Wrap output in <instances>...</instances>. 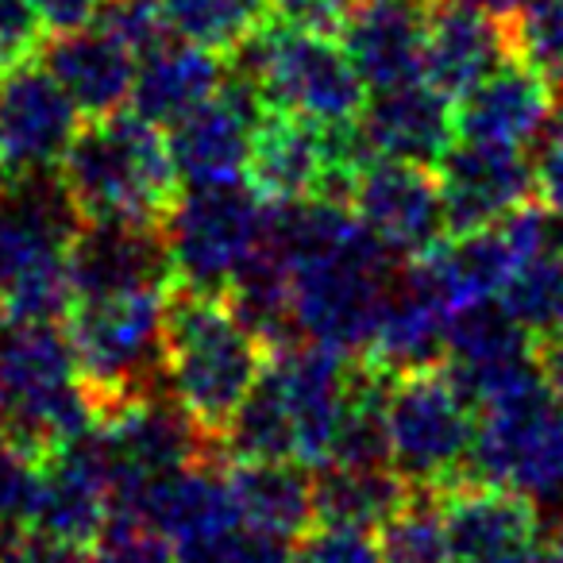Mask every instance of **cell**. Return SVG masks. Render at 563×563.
<instances>
[{"label": "cell", "instance_id": "42", "mask_svg": "<svg viewBox=\"0 0 563 563\" xmlns=\"http://www.w3.org/2000/svg\"><path fill=\"white\" fill-rule=\"evenodd\" d=\"M12 186H16V174L9 170V163L0 158V205H4V197L12 194Z\"/></svg>", "mask_w": 563, "mask_h": 563}, {"label": "cell", "instance_id": "26", "mask_svg": "<svg viewBox=\"0 0 563 563\" xmlns=\"http://www.w3.org/2000/svg\"><path fill=\"white\" fill-rule=\"evenodd\" d=\"M163 20L178 40L235 55L271 20V0H158Z\"/></svg>", "mask_w": 563, "mask_h": 563}, {"label": "cell", "instance_id": "27", "mask_svg": "<svg viewBox=\"0 0 563 563\" xmlns=\"http://www.w3.org/2000/svg\"><path fill=\"white\" fill-rule=\"evenodd\" d=\"M498 301L529 332L532 344L563 332V247L548 243L529 263L517 266V274L506 282Z\"/></svg>", "mask_w": 563, "mask_h": 563}, {"label": "cell", "instance_id": "8", "mask_svg": "<svg viewBox=\"0 0 563 563\" xmlns=\"http://www.w3.org/2000/svg\"><path fill=\"white\" fill-rule=\"evenodd\" d=\"M135 517L151 521L178 552V563H228L247 537L220 460H197L158 478Z\"/></svg>", "mask_w": 563, "mask_h": 563}, {"label": "cell", "instance_id": "2", "mask_svg": "<svg viewBox=\"0 0 563 563\" xmlns=\"http://www.w3.org/2000/svg\"><path fill=\"white\" fill-rule=\"evenodd\" d=\"M55 178L81 220L143 228H166L186 189L166 132L135 109L81 120Z\"/></svg>", "mask_w": 563, "mask_h": 563}, {"label": "cell", "instance_id": "1", "mask_svg": "<svg viewBox=\"0 0 563 563\" xmlns=\"http://www.w3.org/2000/svg\"><path fill=\"white\" fill-rule=\"evenodd\" d=\"M271 363V344L224 294L170 286L163 324V386L217 452L232 417Z\"/></svg>", "mask_w": 563, "mask_h": 563}, {"label": "cell", "instance_id": "23", "mask_svg": "<svg viewBox=\"0 0 563 563\" xmlns=\"http://www.w3.org/2000/svg\"><path fill=\"white\" fill-rule=\"evenodd\" d=\"M228 78V63L220 51L201 43H158L151 55L140 58L132 86V109L147 117L151 124L170 128L181 117L205 104Z\"/></svg>", "mask_w": 563, "mask_h": 563}, {"label": "cell", "instance_id": "14", "mask_svg": "<svg viewBox=\"0 0 563 563\" xmlns=\"http://www.w3.org/2000/svg\"><path fill=\"white\" fill-rule=\"evenodd\" d=\"M424 9V81L460 101L509 58L506 20L467 0H429Z\"/></svg>", "mask_w": 563, "mask_h": 563}, {"label": "cell", "instance_id": "12", "mask_svg": "<svg viewBox=\"0 0 563 563\" xmlns=\"http://www.w3.org/2000/svg\"><path fill=\"white\" fill-rule=\"evenodd\" d=\"M437 490L452 563H509L540 552L537 498L483 478H452Z\"/></svg>", "mask_w": 563, "mask_h": 563}, {"label": "cell", "instance_id": "7", "mask_svg": "<svg viewBox=\"0 0 563 563\" xmlns=\"http://www.w3.org/2000/svg\"><path fill=\"white\" fill-rule=\"evenodd\" d=\"M266 224H271V205L251 186L243 189L240 181H232V186L181 189L163 228L174 286L224 294L266 243Z\"/></svg>", "mask_w": 563, "mask_h": 563}, {"label": "cell", "instance_id": "38", "mask_svg": "<svg viewBox=\"0 0 563 563\" xmlns=\"http://www.w3.org/2000/svg\"><path fill=\"white\" fill-rule=\"evenodd\" d=\"M532 363H537L544 386L555 394V401H563V332H555V336H548V340H537V344H532Z\"/></svg>", "mask_w": 563, "mask_h": 563}, {"label": "cell", "instance_id": "20", "mask_svg": "<svg viewBox=\"0 0 563 563\" xmlns=\"http://www.w3.org/2000/svg\"><path fill=\"white\" fill-rule=\"evenodd\" d=\"M43 66L55 74V81L66 89L81 120L109 117L132 104L135 66L140 58L104 27L89 24L78 32L51 35L40 51Z\"/></svg>", "mask_w": 563, "mask_h": 563}, {"label": "cell", "instance_id": "44", "mask_svg": "<svg viewBox=\"0 0 563 563\" xmlns=\"http://www.w3.org/2000/svg\"><path fill=\"white\" fill-rule=\"evenodd\" d=\"M409 4H429V0H409Z\"/></svg>", "mask_w": 563, "mask_h": 563}, {"label": "cell", "instance_id": "3", "mask_svg": "<svg viewBox=\"0 0 563 563\" xmlns=\"http://www.w3.org/2000/svg\"><path fill=\"white\" fill-rule=\"evenodd\" d=\"M170 286L78 294L66 313L81 386L97 406V421L109 409L163 390V324Z\"/></svg>", "mask_w": 563, "mask_h": 563}, {"label": "cell", "instance_id": "18", "mask_svg": "<svg viewBox=\"0 0 563 563\" xmlns=\"http://www.w3.org/2000/svg\"><path fill=\"white\" fill-rule=\"evenodd\" d=\"M66 258H70L78 294L174 286L170 247H166L163 228L81 220L66 247Z\"/></svg>", "mask_w": 563, "mask_h": 563}, {"label": "cell", "instance_id": "5", "mask_svg": "<svg viewBox=\"0 0 563 563\" xmlns=\"http://www.w3.org/2000/svg\"><path fill=\"white\" fill-rule=\"evenodd\" d=\"M240 70L263 93L266 109L294 112L324 128H347L367 104V86L332 35L266 20L240 51Z\"/></svg>", "mask_w": 563, "mask_h": 563}, {"label": "cell", "instance_id": "33", "mask_svg": "<svg viewBox=\"0 0 563 563\" xmlns=\"http://www.w3.org/2000/svg\"><path fill=\"white\" fill-rule=\"evenodd\" d=\"M0 563H89V544L24 525L0 532Z\"/></svg>", "mask_w": 563, "mask_h": 563}, {"label": "cell", "instance_id": "15", "mask_svg": "<svg viewBox=\"0 0 563 563\" xmlns=\"http://www.w3.org/2000/svg\"><path fill=\"white\" fill-rule=\"evenodd\" d=\"M112 517V483L93 444V429L74 444L43 455L40 490L32 506V529L93 544Z\"/></svg>", "mask_w": 563, "mask_h": 563}, {"label": "cell", "instance_id": "37", "mask_svg": "<svg viewBox=\"0 0 563 563\" xmlns=\"http://www.w3.org/2000/svg\"><path fill=\"white\" fill-rule=\"evenodd\" d=\"M109 0H32V9L40 12L47 35H66L78 32V27H89Z\"/></svg>", "mask_w": 563, "mask_h": 563}, {"label": "cell", "instance_id": "34", "mask_svg": "<svg viewBox=\"0 0 563 563\" xmlns=\"http://www.w3.org/2000/svg\"><path fill=\"white\" fill-rule=\"evenodd\" d=\"M532 181H537V201L548 212L563 217V97H555L552 117H548L544 132L537 135Z\"/></svg>", "mask_w": 563, "mask_h": 563}, {"label": "cell", "instance_id": "21", "mask_svg": "<svg viewBox=\"0 0 563 563\" xmlns=\"http://www.w3.org/2000/svg\"><path fill=\"white\" fill-rule=\"evenodd\" d=\"M228 486L247 532L298 544L317 525L313 467L298 460H228Z\"/></svg>", "mask_w": 563, "mask_h": 563}, {"label": "cell", "instance_id": "29", "mask_svg": "<svg viewBox=\"0 0 563 563\" xmlns=\"http://www.w3.org/2000/svg\"><path fill=\"white\" fill-rule=\"evenodd\" d=\"M506 43L509 58L525 63L563 97V0H521L506 16Z\"/></svg>", "mask_w": 563, "mask_h": 563}, {"label": "cell", "instance_id": "35", "mask_svg": "<svg viewBox=\"0 0 563 563\" xmlns=\"http://www.w3.org/2000/svg\"><path fill=\"white\" fill-rule=\"evenodd\" d=\"M43 43H47V27L32 9V0H0V70L35 58Z\"/></svg>", "mask_w": 563, "mask_h": 563}, {"label": "cell", "instance_id": "31", "mask_svg": "<svg viewBox=\"0 0 563 563\" xmlns=\"http://www.w3.org/2000/svg\"><path fill=\"white\" fill-rule=\"evenodd\" d=\"M43 455L24 448L20 440L0 444V532L24 529L32 521L35 490H40Z\"/></svg>", "mask_w": 563, "mask_h": 563}, {"label": "cell", "instance_id": "4", "mask_svg": "<svg viewBox=\"0 0 563 563\" xmlns=\"http://www.w3.org/2000/svg\"><path fill=\"white\" fill-rule=\"evenodd\" d=\"M0 398L9 437L40 455L74 444L97 424L70 336L55 321H0Z\"/></svg>", "mask_w": 563, "mask_h": 563}, {"label": "cell", "instance_id": "13", "mask_svg": "<svg viewBox=\"0 0 563 563\" xmlns=\"http://www.w3.org/2000/svg\"><path fill=\"white\" fill-rule=\"evenodd\" d=\"M437 181L452 232L486 228L517 205L537 201L532 158H525V151L517 147L455 140L437 163Z\"/></svg>", "mask_w": 563, "mask_h": 563}, {"label": "cell", "instance_id": "9", "mask_svg": "<svg viewBox=\"0 0 563 563\" xmlns=\"http://www.w3.org/2000/svg\"><path fill=\"white\" fill-rule=\"evenodd\" d=\"M266 117V101L258 86L240 70L228 66V78L205 104L189 117L170 124V155L186 189L232 186L247 174L251 135Z\"/></svg>", "mask_w": 563, "mask_h": 563}, {"label": "cell", "instance_id": "41", "mask_svg": "<svg viewBox=\"0 0 563 563\" xmlns=\"http://www.w3.org/2000/svg\"><path fill=\"white\" fill-rule=\"evenodd\" d=\"M544 563H563V521H560V529L552 532V540H548Z\"/></svg>", "mask_w": 563, "mask_h": 563}, {"label": "cell", "instance_id": "40", "mask_svg": "<svg viewBox=\"0 0 563 563\" xmlns=\"http://www.w3.org/2000/svg\"><path fill=\"white\" fill-rule=\"evenodd\" d=\"M467 4H475V9H483V12H490V16H498V20H506L509 12L521 4V0H467Z\"/></svg>", "mask_w": 563, "mask_h": 563}, {"label": "cell", "instance_id": "39", "mask_svg": "<svg viewBox=\"0 0 563 563\" xmlns=\"http://www.w3.org/2000/svg\"><path fill=\"white\" fill-rule=\"evenodd\" d=\"M228 563H301V560H298V552H290V544L247 532V537H243V544L235 548V555Z\"/></svg>", "mask_w": 563, "mask_h": 563}, {"label": "cell", "instance_id": "11", "mask_svg": "<svg viewBox=\"0 0 563 563\" xmlns=\"http://www.w3.org/2000/svg\"><path fill=\"white\" fill-rule=\"evenodd\" d=\"M78 124L81 112L40 55L0 70V158L16 178L55 170Z\"/></svg>", "mask_w": 563, "mask_h": 563}, {"label": "cell", "instance_id": "43", "mask_svg": "<svg viewBox=\"0 0 563 563\" xmlns=\"http://www.w3.org/2000/svg\"><path fill=\"white\" fill-rule=\"evenodd\" d=\"M9 440V409H4V398H0V444Z\"/></svg>", "mask_w": 563, "mask_h": 563}, {"label": "cell", "instance_id": "6", "mask_svg": "<svg viewBox=\"0 0 563 563\" xmlns=\"http://www.w3.org/2000/svg\"><path fill=\"white\" fill-rule=\"evenodd\" d=\"M386 460L409 486H444L460 478L475 440L478 409L448 363L386 378Z\"/></svg>", "mask_w": 563, "mask_h": 563}, {"label": "cell", "instance_id": "19", "mask_svg": "<svg viewBox=\"0 0 563 563\" xmlns=\"http://www.w3.org/2000/svg\"><path fill=\"white\" fill-rule=\"evenodd\" d=\"M347 58L371 93L424 78V9L409 0H360L340 27Z\"/></svg>", "mask_w": 563, "mask_h": 563}, {"label": "cell", "instance_id": "17", "mask_svg": "<svg viewBox=\"0 0 563 563\" xmlns=\"http://www.w3.org/2000/svg\"><path fill=\"white\" fill-rule=\"evenodd\" d=\"M555 109V89L525 63L506 58L455 101V140L517 147L537 143Z\"/></svg>", "mask_w": 563, "mask_h": 563}, {"label": "cell", "instance_id": "30", "mask_svg": "<svg viewBox=\"0 0 563 563\" xmlns=\"http://www.w3.org/2000/svg\"><path fill=\"white\" fill-rule=\"evenodd\" d=\"M89 563H178L174 544L143 517L112 514L89 544Z\"/></svg>", "mask_w": 563, "mask_h": 563}, {"label": "cell", "instance_id": "24", "mask_svg": "<svg viewBox=\"0 0 563 563\" xmlns=\"http://www.w3.org/2000/svg\"><path fill=\"white\" fill-rule=\"evenodd\" d=\"M413 486L390 463H360V467H321L313 475L317 521L352 525L378 532Z\"/></svg>", "mask_w": 563, "mask_h": 563}, {"label": "cell", "instance_id": "22", "mask_svg": "<svg viewBox=\"0 0 563 563\" xmlns=\"http://www.w3.org/2000/svg\"><path fill=\"white\" fill-rule=\"evenodd\" d=\"M444 347H448V309L432 294H424L409 278V271H398L360 360L367 367H375L378 375L390 378L401 375V371L444 363Z\"/></svg>", "mask_w": 563, "mask_h": 563}, {"label": "cell", "instance_id": "25", "mask_svg": "<svg viewBox=\"0 0 563 563\" xmlns=\"http://www.w3.org/2000/svg\"><path fill=\"white\" fill-rule=\"evenodd\" d=\"M532 355V336L509 317L498 298L463 306L448 317V347L444 363L455 375H483V371L509 367Z\"/></svg>", "mask_w": 563, "mask_h": 563}, {"label": "cell", "instance_id": "36", "mask_svg": "<svg viewBox=\"0 0 563 563\" xmlns=\"http://www.w3.org/2000/svg\"><path fill=\"white\" fill-rule=\"evenodd\" d=\"M360 0H271V16L278 24L306 27V32L340 35L347 16L355 12Z\"/></svg>", "mask_w": 563, "mask_h": 563}, {"label": "cell", "instance_id": "32", "mask_svg": "<svg viewBox=\"0 0 563 563\" xmlns=\"http://www.w3.org/2000/svg\"><path fill=\"white\" fill-rule=\"evenodd\" d=\"M298 544L301 563H383V548H378L375 532L352 529V525L317 521Z\"/></svg>", "mask_w": 563, "mask_h": 563}, {"label": "cell", "instance_id": "10", "mask_svg": "<svg viewBox=\"0 0 563 563\" xmlns=\"http://www.w3.org/2000/svg\"><path fill=\"white\" fill-rule=\"evenodd\" d=\"M347 205L371 240L394 258L424 255L452 232L437 170L401 158H367L355 174Z\"/></svg>", "mask_w": 563, "mask_h": 563}, {"label": "cell", "instance_id": "28", "mask_svg": "<svg viewBox=\"0 0 563 563\" xmlns=\"http://www.w3.org/2000/svg\"><path fill=\"white\" fill-rule=\"evenodd\" d=\"M375 537L383 548V563H452L437 486H413Z\"/></svg>", "mask_w": 563, "mask_h": 563}, {"label": "cell", "instance_id": "16", "mask_svg": "<svg viewBox=\"0 0 563 563\" xmlns=\"http://www.w3.org/2000/svg\"><path fill=\"white\" fill-rule=\"evenodd\" d=\"M360 135L378 158L437 166L455 143V101L424 78L378 89L360 112Z\"/></svg>", "mask_w": 563, "mask_h": 563}]
</instances>
